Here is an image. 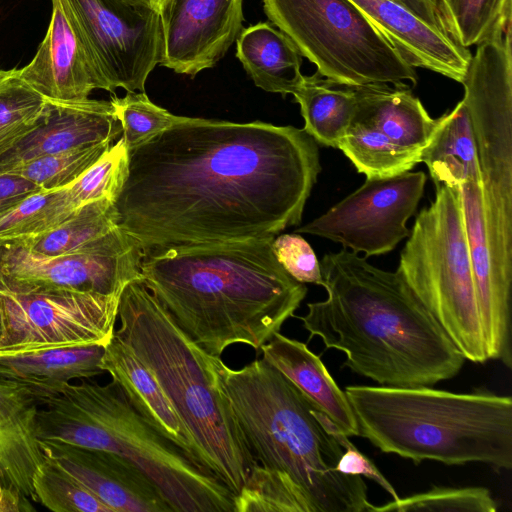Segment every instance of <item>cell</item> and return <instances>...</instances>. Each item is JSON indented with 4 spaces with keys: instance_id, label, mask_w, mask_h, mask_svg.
Here are the masks:
<instances>
[{
    "instance_id": "cell-30",
    "label": "cell",
    "mask_w": 512,
    "mask_h": 512,
    "mask_svg": "<svg viewBox=\"0 0 512 512\" xmlns=\"http://www.w3.org/2000/svg\"><path fill=\"white\" fill-rule=\"evenodd\" d=\"M51 103L19 75L0 69V156L43 124Z\"/></svg>"
},
{
    "instance_id": "cell-22",
    "label": "cell",
    "mask_w": 512,
    "mask_h": 512,
    "mask_svg": "<svg viewBox=\"0 0 512 512\" xmlns=\"http://www.w3.org/2000/svg\"><path fill=\"white\" fill-rule=\"evenodd\" d=\"M259 350L266 362L283 374L345 435L358 436L357 422L345 391L340 389L321 358L305 343L277 332Z\"/></svg>"
},
{
    "instance_id": "cell-25",
    "label": "cell",
    "mask_w": 512,
    "mask_h": 512,
    "mask_svg": "<svg viewBox=\"0 0 512 512\" xmlns=\"http://www.w3.org/2000/svg\"><path fill=\"white\" fill-rule=\"evenodd\" d=\"M236 40V56L257 87L285 97L301 85L302 55L272 23L249 26Z\"/></svg>"
},
{
    "instance_id": "cell-23",
    "label": "cell",
    "mask_w": 512,
    "mask_h": 512,
    "mask_svg": "<svg viewBox=\"0 0 512 512\" xmlns=\"http://www.w3.org/2000/svg\"><path fill=\"white\" fill-rule=\"evenodd\" d=\"M357 111L354 119L379 129L398 147L421 154L438 126L409 85L354 86Z\"/></svg>"
},
{
    "instance_id": "cell-32",
    "label": "cell",
    "mask_w": 512,
    "mask_h": 512,
    "mask_svg": "<svg viewBox=\"0 0 512 512\" xmlns=\"http://www.w3.org/2000/svg\"><path fill=\"white\" fill-rule=\"evenodd\" d=\"M511 0H436L441 26L463 48L511 23Z\"/></svg>"
},
{
    "instance_id": "cell-5",
    "label": "cell",
    "mask_w": 512,
    "mask_h": 512,
    "mask_svg": "<svg viewBox=\"0 0 512 512\" xmlns=\"http://www.w3.org/2000/svg\"><path fill=\"white\" fill-rule=\"evenodd\" d=\"M358 436L415 464L483 463L512 467V398L487 390L455 393L431 387L345 388Z\"/></svg>"
},
{
    "instance_id": "cell-19",
    "label": "cell",
    "mask_w": 512,
    "mask_h": 512,
    "mask_svg": "<svg viewBox=\"0 0 512 512\" xmlns=\"http://www.w3.org/2000/svg\"><path fill=\"white\" fill-rule=\"evenodd\" d=\"M50 103L47 120L0 156V174L36 158L105 141L113 142L122 135V126L111 101L87 99Z\"/></svg>"
},
{
    "instance_id": "cell-44",
    "label": "cell",
    "mask_w": 512,
    "mask_h": 512,
    "mask_svg": "<svg viewBox=\"0 0 512 512\" xmlns=\"http://www.w3.org/2000/svg\"><path fill=\"white\" fill-rule=\"evenodd\" d=\"M139 1L146 3L151 8L156 10L158 13H161L162 9L164 8V6L168 0H139Z\"/></svg>"
},
{
    "instance_id": "cell-8",
    "label": "cell",
    "mask_w": 512,
    "mask_h": 512,
    "mask_svg": "<svg viewBox=\"0 0 512 512\" xmlns=\"http://www.w3.org/2000/svg\"><path fill=\"white\" fill-rule=\"evenodd\" d=\"M465 360L488 361L460 190L435 184L396 270Z\"/></svg>"
},
{
    "instance_id": "cell-12",
    "label": "cell",
    "mask_w": 512,
    "mask_h": 512,
    "mask_svg": "<svg viewBox=\"0 0 512 512\" xmlns=\"http://www.w3.org/2000/svg\"><path fill=\"white\" fill-rule=\"evenodd\" d=\"M110 92H144L162 50L160 13L139 0H59Z\"/></svg>"
},
{
    "instance_id": "cell-3",
    "label": "cell",
    "mask_w": 512,
    "mask_h": 512,
    "mask_svg": "<svg viewBox=\"0 0 512 512\" xmlns=\"http://www.w3.org/2000/svg\"><path fill=\"white\" fill-rule=\"evenodd\" d=\"M274 237L150 251L141 278L176 325L211 356L234 344L256 350L307 294L272 251Z\"/></svg>"
},
{
    "instance_id": "cell-2",
    "label": "cell",
    "mask_w": 512,
    "mask_h": 512,
    "mask_svg": "<svg viewBox=\"0 0 512 512\" xmlns=\"http://www.w3.org/2000/svg\"><path fill=\"white\" fill-rule=\"evenodd\" d=\"M327 298L299 316L311 339L343 352L344 367L380 386L432 387L465 358L402 276L346 248L320 262Z\"/></svg>"
},
{
    "instance_id": "cell-29",
    "label": "cell",
    "mask_w": 512,
    "mask_h": 512,
    "mask_svg": "<svg viewBox=\"0 0 512 512\" xmlns=\"http://www.w3.org/2000/svg\"><path fill=\"white\" fill-rule=\"evenodd\" d=\"M366 178H383L410 171L421 154L402 149L373 125L353 119L338 148Z\"/></svg>"
},
{
    "instance_id": "cell-16",
    "label": "cell",
    "mask_w": 512,
    "mask_h": 512,
    "mask_svg": "<svg viewBox=\"0 0 512 512\" xmlns=\"http://www.w3.org/2000/svg\"><path fill=\"white\" fill-rule=\"evenodd\" d=\"M54 462L112 512H173L159 487L135 464L115 453L40 440Z\"/></svg>"
},
{
    "instance_id": "cell-42",
    "label": "cell",
    "mask_w": 512,
    "mask_h": 512,
    "mask_svg": "<svg viewBox=\"0 0 512 512\" xmlns=\"http://www.w3.org/2000/svg\"><path fill=\"white\" fill-rule=\"evenodd\" d=\"M30 499L12 484L0 480V512L33 511Z\"/></svg>"
},
{
    "instance_id": "cell-31",
    "label": "cell",
    "mask_w": 512,
    "mask_h": 512,
    "mask_svg": "<svg viewBox=\"0 0 512 512\" xmlns=\"http://www.w3.org/2000/svg\"><path fill=\"white\" fill-rule=\"evenodd\" d=\"M78 207L69 185L36 192L0 216V244L53 230Z\"/></svg>"
},
{
    "instance_id": "cell-9",
    "label": "cell",
    "mask_w": 512,
    "mask_h": 512,
    "mask_svg": "<svg viewBox=\"0 0 512 512\" xmlns=\"http://www.w3.org/2000/svg\"><path fill=\"white\" fill-rule=\"evenodd\" d=\"M461 84L473 127L488 251L499 283H512V51L477 46Z\"/></svg>"
},
{
    "instance_id": "cell-28",
    "label": "cell",
    "mask_w": 512,
    "mask_h": 512,
    "mask_svg": "<svg viewBox=\"0 0 512 512\" xmlns=\"http://www.w3.org/2000/svg\"><path fill=\"white\" fill-rule=\"evenodd\" d=\"M117 226L114 201L104 198L79 206L53 230L10 243L44 255L74 253L88 248Z\"/></svg>"
},
{
    "instance_id": "cell-35",
    "label": "cell",
    "mask_w": 512,
    "mask_h": 512,
    "mask_svg": "<svg viewBox=\"0 0 512 512\" xmlns=\"http://www.w3.org/2000/svg\"><path fill=\"white\" fill-rule=\"evenodd\" d=\"M496 512L497 503L485 487H437L373 506L372 512Z\"/></svg>"
},
{
    "instance_id": "cell-7",
    "label": "cell",
    "mask_w": 512,
    "mask_h": 512,
    "mask_svg": "<svg viewBox=\"0 0 512 512\" xmlns=\"http://www.w3.org/2000/svg\"><path fill=\"white\" fill-rule=\"evenodd\" d=\"M39 440L115 453L138 466L173 512H234L235 495L208 468L154 429L113 380L83 379L38 395Z\"/></svg>"
},
{
    "instance_id": "cell-45",
    "label": "cell",
    "mask_w": 512,
    "mask_h": 512,
    "mask_svg": "<svg viewBox=\"0 0 512 512\" xmlns=\"http://www.w3.org/2000/svg\"><path fill=\"white\" fill-rule=\"evenodd\" d=\"M395 1H397V2H400V3H401V0H395ZM401 4H402V3H401Z\"/></svg>"
},
{
    "instance_id": "cell-20",
    "label": "cell",
    "mask_w": 512,
    "mask_h": 512,
    "mask_svg": "<svg viewBox=\"0 0 512 512\" xmlns=\"http://www.w3.org/2000/svg\"><path fill=\"white\" fill-rule=\"evenodd\" d=\"M38 392L0 377V479L36 502L33 478L46 458L37 435Z\"/></svg>"
},
{
    "instance_id": "cell-18",
    "label": "cell",
    "mask_w": 512,
    "mask_h": 512,
    "mask_svg": "<svg viewBox=\"0 0 512 512\" xmlns=\"http://www.w3.org/2000/svg\"><path fill=\"white\" fill-rule=\"evenodd\" d=\"M352 1L413 68L462 82L472 54L443 29L395 0Z\"/></svg>"
},
{
    "instance_id": "cell-13",
    "label": "cell",
    "mask_w": 512,
    "mask_h": 512,
    "mask_svg": "<svg viewBox=\"0 0 512 512\" xmlns=\"http://www.w3.org/2000/svg\"><path fill=\"white\" fill-rule=\"evenodd\" d=\"M144 255L119 226L88 248L61 255H44L5 243L0 244V279L21 288L122 294L128 283L142 280Z\"/></svg>"
},
{
    "instance_id": "cell-17",
    "label": "cell",
    "mask_w": 512,
    "mask_h": 512,
    "mask_svg": "<svg viewBox=\"0 0 512 512\" xmlns=\"http://www.w3.org/2000/svg\"><path fill=\"white\" fill-rule=\"evenodd\" d=\"M20 77L43 97L56 102L89 99L95 89L110 88L78 28L59 0H52L46 35Z\"/></svg>"
},
{
    "instance_id": "cell-41",
    "label": "cell",
    "mask_w": 512,
    "mask_h": 512,
    "mask_svg": "<svg viewBox=\"0 0 512 512\" xmlns=\"http://www.w3.org/2000/svg\"><path fill=\"white\" fill-rule=\"evenodd\" d=\"M42 189L37 184L14 174H0V216L28 196Z\"/></svg>"
},
{
    "instance_id": "cell-4",
    "label": "cell",
    "mask_w": 512,
    "mask_h": 512,
    "mask_svg": "<svg viewBox=\"0 0 512 512\" xmlns=\"http://www.w3.org/2000/svg\"><path fill=\"white\" fill-rule=\"evenodd\" d=\"M217 380L256 462L289 479L310 512H372L362 476L336 470L344 449L311 402L263 358L240 369L211 356Z\"/></svg>"
},
{
    "instance_id": "cell-24",
    "label": "cell",
    "mask_w": 512,
    "mask_h": 512,
    "mask_svg": "<svg viewBox=\"0 0 512 512\" xmlns=\"http://www.w3.org/2000/svg\"><path fill=\"white\" fill-rule=\"evenodd\" d=\"M104 349L95 344L0 351V377L26 384L38 395L50 393L75 379L103 374Z\"/></svg>"
},
{
    "instance_id": "cell-11",
    "label": "cell",
    "mask_w": 512,
    "mask_h": 512,
    "mask_svg": "<svg viewBox=\"0 0 512 512\" xmlns=\"http://www.w3.org/2000/svg\"><path fill=\"white\" fill-rule=\"evenodd\" d=\"M6 322L0 351L106 345L113 336L121 294L21 288L0 279Z\"/></svg>"
},
{
    "instance_id": "cell-10",
    "label": "cell",
    "mask_w": 512,
    "mask_h": 512,
    "mask_svg": "<svg viewBox=\"0 0 512 512\" xmlns=\"http://www.w3.org/2000/svg\"><path fill=\"white\" fill-rule=\"evenodd\" d=\"M263 9L302 57L334 83L417 84L415 69L352 0H263Z\"/></svg>"
},
{
    "instance_id": "cell-15",
    "label": "cell",
    "mask_w": 512,
    "mask_h": 512,
    "mask_svg": "<svg viewBox=\"0 0 512 512\" xmlns=\"http://www.w3.org/2000/svg\"><path fill=\"white\" fill-rule=\"evenodd\" d=\"M160 17L159 64L194 77L214 67L238 38L243 0H168Z\"/></svg>"
},
{
    "instance_id": "cell-43",
    "label": "cell",
    "mask_w": 512,
    "mask_h": 512,
    "mask_svg": "<svg viewBox=\"0 0 512 512\" xmlns=\"http://www.w3.org/2000/svg\"><path fill=\"white\" fill-rule=\"evenodd\" d=\"M6 334V322H5V311L3 306V300L0 295V346L5 338Z\"/></svg>"
},
{
    "instance_id": "cell-21",
    "label": "cell",
    "mask_w": 512,
    "mask_h": 512,
    "mask_svg": "<svg viewBox=\"0 0 512 512\" xmlns=\"http://www.w3.org/2000/svg\"><path fill=\"white\" fill-rule=\"evenodd\" d=\"M101 367L154 429L204 465L191 433L153 374L114 333L105 345Z\"/></svg>"
},
{
    "instance_id": "cell-26",
    "label": "cell",
    "mask_w": 512,
    "mask_h": 512,
    "mask_svg": "<svg viewBox=\"0 0 512 512\" xmlns=\"http://www.w3.org/2000/svg\"><path fill=\"white\" fill-rule=\"evenodd\" d=\"M438 126L420 161L434 184L458 187L479 174L476 142L470 116L461 100L438 118Z\"/></svg>"
},
{
    "instance_id": "cell-6",
    "label": "cell",
    "mask_w": 512,
    "mask_h": 512,
    "mask_svg": "<svg viewBox=\"0 0 512 512\" xmlns=\"http://www.w3.org/2000/svg\"><path fill=\"white\" fill-rule=\"evenodd\" d=\"M114 334L153 374L196 442L204 465L237 495L257 464L207 354L142 280L119 300Z\"/></svg>"
},
{
    "instance_id": "cell-33",
    "label": "cell",
    "mask_w": 512,
    "mask_h": 512,
    "mask_svg": "<svg viewBox=\"0 0 512 512\" xmlns=\"http://www.w3.org/2000/svg\"><path fill=\"white\" fill-rule=\"evenodd\" d=\"M234 512H310L301 491L285 476L258 463L234 497Z\"/></svg>"
},
{
    "instance_id": "cell-37",
    "label": "cell",
    "mask_w": 512,
    "mask_h": 512,
    "mask_svg": "<svg viewBox=\"0 0 512 512\" xmlns=\"http://www.w3.org/2000/svg\"><path fill=\"white\" fill-rule=\"evenodd\" d=\"M111 103L128 151L186 117L171 114L154 104L144 92H127L122 98L113 96Z\"/></svg>"
},
{
    "instance_id": "cell-39",
    "label": "cell",
    "mask_w": 512,
    "mask_h": 512,
    "mask_svg": "<svg viewBox=\"0 0 512 512\" xmlns=\"http://www.w3.org/2000/svg\"><path fill=\"white\" fill-rule=\"evenodd\" d=\"M272 251L295 280L323 286L320 262L310 244L298 233L281 234L274 237Z\"/></svg>"
},
{
    "instance_id": "cell-36",
    "label": "cell",
    "mask_w": 512,
    "mask_h": 512,
    "mask_svg": "<svg viewBox=\"0 0 512 512\" xmlns=\"http://www.w3.org/2000/svg\"><path fill=\"white\" fill-rule=\"evenodd\" d=\"M33 488L36 502L54 512H112L81 483L47 458L34 475Z\"/></svg>"
},
{
    "instance_id": "cell-34",
    "label": "cell",
    "mask_w": 512,
    "mask_h": 512,
    "mask_svg": "<svg viewBox=\"0 0 512 512\" xmlns=\"http://www.w3.org/2000/svg\"><path fill=\"white\" fill-rule=\"evenodd\" d=\"M112 144V141H105L36 158L13 166L4 173L23 177L44 190L65 187L96 162Z\"/></svg>"
},
{
    "instance_id": "cell-1",
    "label": "cell",
    "mask_w": 512,
    "mask_h": 512,
    "mask_svg": "<svg viewBox=\"0 0 512 512\" xmlns=\"http://www.w3.org/2000/svg\"><path fill=\"white\" fill-rule=\"evenodd\" d=\"M320 171L304 129L185 117L128 151L118 226L144 254L275 237L301 222Z\"/></svg>"
},
{
    "instance_id": "cell-38",
    "label": "cell",
    "mask_w": 512,
    "mask_h": 512,
    "mask_svg": "<svg viewBox=\"0 0 512 512\" xmlns=\"http://www.w3.org/2000/svg\"><path fill=\"white\" fill-rule=\"evenodd\" d=\"M128 165V149L120 137L75 181L69 184L79 206L98 199L115 202L123 185Z\"/></svg>"
},
{
    "instance_id": "cell-40",
    "label": "cell",
    "mask_w": 512,
    "mask_h": 512,
    "mask_svg": "<svg viewBox=\"0 0 512 512\" xmlns=\"http://www.w3.org/2000/svg\"><path fill=\"white\" fill-rule=\"evenodd\" d=\"M315 414L324 428L335 437L344 449L337 462L336 470L346 475H357L369 478L389 493L393 500L398 499L399 496L395 488L381 473L376 464L368 456L359 451L348 439V436L345 435L327 415L317 409L315 410Z\"/></svg>"
},
{
    "instance_id": "cell-14",
    "label": "cell",
    "mask_w": 512,
    "mask_h": 512,
    "mask_svg": "<svg viewBox=\"0 0 512 512\" xmlns=\"http://www.w3.org/2000/svg\"><path fill=\"white\" fill-rule=\"evenodd\" d=\"M426 175L403 172L366 178L353 193L295 230L340 243L365 258L386 254L408 237L406 223L423 196Z\"/></svg>"
},
{
    "instance_id": "cell-27",
    "label": "cell",
    "mask_w": 512,
    "mask_h": 512,
    "mask_svg": "<svg viewBox=\"0 0 512 512\" xmlns=\"http://www.w3.org/2000/svg\"><path fill=\"white\" fill-rule=\"evenodd\" d=\"M300 105L304 130L318 143L338 148L357 111L354 86L340 85L319 72L304 75L292 94Z\"/></svg>"
}]
</instances>
